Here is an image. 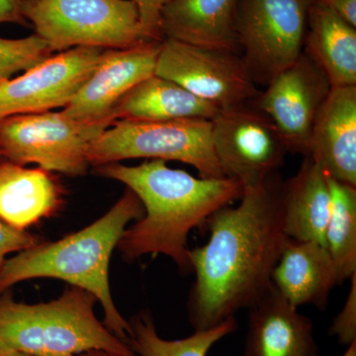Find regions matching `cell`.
<instances>
[{"label": "cell", "mask_w": 356, "mask_h": 356, "mask_svg": "<svg viewBox=\"0 0 356 356\" xmlns=\"http://www.w3.org/2000/svg\"><path fill=\"white\" fill-rule=\"evenodd\" d=\"M278 172L245 187L240 203L206 221L208 242L189 250L195 281L188 317L194 331L211 329L250 308L271 286V274L287 242Z\"/></svg>", "instance_id": "cell-1"}, {"label": "cell", "mask_w": 356, "mask_h": 356, "mask_svg": "<svg viewBox=\"0 0 356 356\" xmlns=\"http://www.w3.org/2000/svg\"><path fill=\"white\" fill-rule=\"evenodd\" d=\"M102 177L118 180L139 197L144 215L126 229L118 243L124 259L163 254L180 270L192 273L188 236L215 212L242 198L243 185L233 178L194 177L153 159L137 166H96Z\"/></svg>", "instance_id": "cell-2"}, {"label": "cell", "mask_w": 356, "mask_h": 356, "mask_svg": "<svg viewBox=\"0 0 356 356\" xmlns=\"http://www.w3.org/2000/svg\"><path fill=\"white\" fill-rule=\"evenodd\" d=\"M144 215L130 189L100 219L56 243H39L7 259L0 269V293L21 281L57 278L95 295L104 311L105 327L129 344L130 323L115 306L109 287V262L129 222Z\"/></svg>", "instance_id": "cell-3"}, {"label": "cell", "mask_w": 356, "mask_h": 356, "mask_svg": "<svg viewBox=\"0 0 356 356\" xmlns=\"http://www.w3.org/2000/svg\"><path fill=\"white\" fill-rule=\"evenodd\" d=\"M95 295L72 286L49 303L28 305L0 298V346L32 356H72L103 351L136 356L95 317Z\"/></svg>", "instance_id": "cell-4"}, {"label": "cell", "mask_w": 356, "mask_h": 356, "mask_svg": "<svg viewBox=\"0 0 356 356\" xmlns=\"http://www.w3.org/2000/svg\"><path fill=\"white\" fill-rule=\"evenodd\" d=\"M23 16L53 53L132 48L154 41L131 0H25Z\"/></svg>", "instance_id": "cell-5"}, {"label": "cell", "mask_w": 356, "mask_h": 356, "mask_svg": "<svg viewBox=\"0 0 356 356\" xmlns=\"http://www.w3.org/2000/svg\"><path fill=\"white\" fill-rule=\"evenodd\" d=\"M132 159L180 161L200 177H225L213 147L212 122L205 119L115 120L88 149L95 168Z\"/></svg>", "instance_id": "cell-6"}, {"label": "cell", "mask_w": 356, "mask_h": 356, "mask_svg": "<svg viewBox=\"0 0 356 356\" xmlns=\"http://www.w3.org/2000/svg\"><path fill=\"white\" fill-rule=\"evenodd\" d=\"M111 124L74 120L62 110L9 117L0 122V158L19 165L37 163L70 177L83 175L91 143Z\"/></svg>", "instance_id": "cell-7"}, {"label": "cell", "mask_w": 356, "mask_h": 356, "mask_svg": "<svg viewBox=\"0 0 356 356\" xmlns=\"http://www.w3.org/2000/svg\"><path fill=\"white\" fill-rule=\"evenodd\" d=\"M308 0H240L236 33L254 81L268 83L294 64L305 41Z\"/></svg>", "instance_id": "cell-8"}, {"label": "cell", "mask_w": 356, "mask_h": 356, "mask_svg": "<svg viewBox=\"0 0 356 356\" xmlns=\"http://www.w3.org/2000/svg\"><path fill=\"white\" fill-rule=\"evenodd\" d=\"M154 74L170 79L221 110L248 104L259 93L245 60L238 54L170 38L161 41Z\"/></svg>", "instance_id": "cell-9"}, {"label": "cell", "mask_w": 356, "mask_h": 356, "mask_svg": "<svg viewBox=\"0 0 356 356\" xmlns=\"http://www.w3.org/2000/svg\"><path fill=\"white\" fill-rule=\"evenodd\" d=\"M211 122L213 147L225 177L245 188L282 166L286 147L273 122L257 107L221 110Z\"/></svg>", "instance_id": "cell-10"}, {"label": "cell", "mask_w": 356, "mask_h": 356, "mask_svg": "<svg viewBox=\"0 0 356 356\" xmlns=\"http://www.w3.org/2000/svg\"><path fill=\"white\" fill-rule=\"evenodd\" d=\"M102 49L77 47L51 56L16 79L0 81V122L64 108L95 69Z\"/></svg>", "instance_id": "cell-11"}, {"label": "cell", "mask_w": 356, "mask_h": 356, "mask_svg": "<svg viewBox=\"0 0 356 356\" xmlns=\"http://www.w3.org/2000/svg\"><path fill=\"white\" fill-rule=\"evenodd\" d=\"M331 89L307 53L267 83L257 108L273 122L287 152L307 156L314 122Z\"/></svg>", "instance_id": "cell-12"}, {"label": "cell", "mask_w": 356, "mask_h": 356, "mask_svg": "<svg viewBox=\"0 0 356 356\" xmlns=\"http://www.w3.org/2000/svg\"><path fill=\"white\" fill-rule=\"evenodd\" d=\"M161 43L103 51L92 74L63 108V113L88 123H113L111 112L115 105L137 84L154 76Z\"/></svg>", "instance_id": "cell-13"}, {"label": "cell", "mask_w": 356, "mask_h": 356, "mask_svg": "<svg viewBox=\"0 0 356 356\" xmlns=\"http://www.w3.org/2000/svg\"><path fill=\"white\" fill-rule=\"evenodd\" d=\"M305 158L356 186V86L332 88L314 122Z\"/></svg>", "instance_id": "cell-14"}, {"label": "cell", "mask_w": 356, "mask_h": 356, "mask_svg": "<svg viewBox=\"0 0 356 356\" xmlns=\"http://www.w3.org/2000/svg\"><path fill=\"white\" fill-rule=\"evenodd\" d=\"M248 309L243 356H318L313 323L273 284Z\"/></svg>", "instance_id": "cell-15"}, {"label": "cell", "mask_w": 356, "mask_h": 356, "mask_svg": "<svg viewBox=\"0 0 356 356\" xmlns=\"http://www.w3.org/2000/svg\"><path fill=\"white\" fill-rule=\"evenodd\" d=\"M271 284L295 308L312 305L325 310L339 281L325 245L288 238L271 274Z\"/></svg>", "instance_id": "cell-16"}, {"label": "cell", "mask_w": 356, "mask_h": 356, "mask_svg": "<svg viewBox=\"0 0 356 356\" xmlns=\"http://www.w3.org/2000/svg\"><path fill=\"white\" fill-rule=\"evenodd\" d=\"M240 0H170L161 11L163 39L238 53L236 13Z\"/></svg>", "instance_id": "cell-17"}, {"label": "cell", "mask_w": 356, "mask_h": 356, "mask_svg": "<svg viewBox=\"0 0 356 356\" xmlns=\"http://www.w3.org/2000/svg\"><path fill=\"white\" fill-rule=\"evenodd\" d=\"M282 206L288 238L325 245L331 193L327 175L322 166L305 158L298 172L283 182Z\"/></svg>", "instance_id": "cell-18"}, {"label": "cell", "mask_w": 356, "mask_h": 356, "mask_svg": "<svg viewBox=\"0 0 356 356\" xmlns=\"http://www.w3.org/2000/svg\"><path fill=\"white\" fill-rule=\"evenodd\" d=\"M62 202V189L51 172L0 163V220L25 231L50 217Z\"/></svg>", "instance_id": "cell-19"}, {"label": "cell", "mask_w": 356, "mask_h": 356, "mask_svg": "<svg viewBox=\"0 0 356 356\" xmlns=\"http://www.w3.org/2000/svg\"><path fill=\"white\" fill-rule=\"evenodd\" d=\"M304 44L332 88L356 86V29L321 2H310Z\"/></svg>", "instance_id": "cell-20"}, {"label": "cell", "mask_w": 356, "mask_h": 356, "mask_svg": "<svg viewBox=\"0 0 356 356\" xmlns=\"http://www.w3.org/2000/svg\"><path fill=\"white\" fill-rule=\"evenodd\" d=\"M221 109L170 79L147 77L123 96L111 112L113 120H212Z\"/></svg>", "instance_id": "cell-21"}, {"label": "cell", "mask_w": 356, "mask_h": 356, "mask_svg": "<svg viewBox=\"0 0 356 356\" xmlns=\"http://www.w3.org/2000/svg\"><path fill=\"white\" fill-rule=\"evenodd\" d=\"M129 346L139 356H207L212 346L238 330L236 317L219 325L194 331L191 337L168 341L159 336L153 318L143 312L131 321Z\"/></svg>", "instance_id": "cell-22"}, {"label": "cell", "mask_w": 356, "mask_h": 356, "mask_svg": "<svg viewBox=\"0 0 356 356\" xmlns=\"http://www.w3.org/2000/svg\"><path fill=\"white\" fill-rule=\"evenodd\" d=\"M331 210L325 247L336 267L339 285L356 273V186L327 175Z\"/></svg>", "instance_id": "cell-23"}, {"label": "cell", "mask_w": 356, "mask_h": 356, "mask_svg": "<svg viewBox=\"0 0 356 356\" xmlns=\"http://www.w3.org/2000/svg\"><path fill=\"white\" fill-rule=\"evenodd\" d=\"M53 54L36 34L22 39L0 38V81L20 70L31 69Z\"/></svg>", "instance_id": "cell-24"}, {"label": "cell", "mask_w": 356, "mask_h": 356, "mask_svg": "<svg viewBox=\"0 0 356 356\" xmlns=\"http://www.w3.org/2000/svg\"><path fill=\"white\" fill-rule=\"evenodd\" d=\"M348 298L341 311L332 321L330 334L337 337L343 346H350L356 341V273L350 278Z\"/></svg>", "instance_id": "cell-25"}, {"label": "cell", "mask_w": 356, "mask_h": 356, "mask_svg": "<svg viewBox=\"0 0 356 356\" xmlns=\"http://www.w3.org/2000/svg\"><path fill=\"white\" fill-rule=\"evenodd\" d=\"M37 236L28 232L9 226L0 220V269L6 261V257L11 252H22L39 245Z\"/></svg>", "instance_id": "cell-26"}, {"label": "cell", "mask_w": 356, "mask_h": 356, "mask_svg": "<svg viewBox=\"0 0 356 356\" xmlns=\"http://www.w3.org/2000/svg\"><path fill=\"white\" fill-rule=\"evenodd\" d=\"M139 10L140 22L154 41L163 40L161 28V11L170 0H131Z\"/></svg>", "instance_id": "cell-27"}, {"label": "cell", "mask_w": 356, "mask_h": 356, "mask_svg": "<svg viewBox=\"0 0 356 356\" xmlns=\"http://www.w3.org/2000/svg\"><path fill=\"white\" fill-rule=\"evenodd\" d=\"M25 0H0V24H25L23 4Z\"/></svg>", "instance_id": "cell-28"}, {"label": "cell", "mask_w": 356, "mask_h": 356, "mask_svg": "<svg viewBox=\"0 0 356 356\" xmlns=\"http://www.w3.org/2000/svg\"><path fill=\"white\" fill-rule=\"evenodd\" d=\"M346 23L356 27V0H321Z\"/></svg>", "instance_id": "cell-29"}, {"label": "cell", "mask_w": 356, "mask_h": 356, "mask_svg": "<svg viewBox=\"0 0 356 356\" xmlns=\"http://www.w3.org/2000/svg\"><path fill=\"white\" fill-rule=\"evenodd\" d=\"M0 356H32L21 351L11 350V348L0 346Z\"/></svg>", "instance_id": "cell-30"}, {"label": "cell", "mask_w": 356, "mask_h": 356, "mask_svg": "<svg viewBox=\"0 0 356 356\" xmlns=\"http://www.w3.org/2000/svg\"><path fill=\"white\" fill-rule=\"evenodd\" d=\"M343 356H356V341L348 346V350Z\"/></svg>", "instance_id": "cell-31"}, {"label": "cell", "mask_w": 356, "mask_h": 356, "mask_svg": "<svg viewBox=\"0 0 356 356\" xmlns=\"http://www.w3.org/2000/svg\"><path fill=\"white\" fill-rule=\"evenodd\" d=\"M72 356H111L108 353H103V351H89V353H84L83 355H72Z\"/></svg>", "instance_id": "cell-32"}, {"label": "cell", "mask_w": 356, "mask_h": 356, "mask_svg": "<svg viewBox=\"0 0 356 356\" xmlns=\"http://www.w3.org/2000/svg\"><path fill=\"white\" fill-rule=\"evenodd\" d=\"M309 2H318L321 1V0H308Z\"/></svg>", "instance_id": "cell-33"}]
</instances>
